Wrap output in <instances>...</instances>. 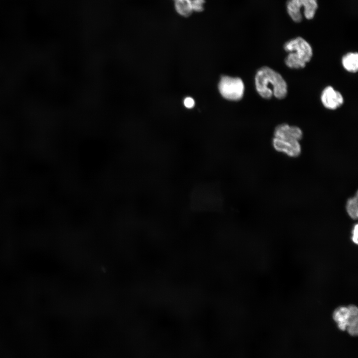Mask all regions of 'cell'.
I'll use <instances>...</instances> for the list:
<instances>
[{
    "label": "cell",
    "instance_id": "30bf717a",
    "mask_svg": "<svg viewBox=\"0 0 358 358\" xmlns=\"http://www.w3.org/2000/svg\"><path fill=\"white\" fill-rule=\"evenodd\" d=\"M349 316L347 329L349 333L353 336L358 334V308L354 305L349 306Z\"/></svg>",
    "mask_w": 358,
    "mask_h": 358
},
{
    "label": "cell",
    "instance_id": "7a4b0ae2",
    "mask_svg": "<svg viewBox=\"0 0 358 358\" xmlns=\"http://www.w3.org/2000/svg\"><path fill=\"white\" fill-rule=\"evenodd\" d=\"M286 10L291 19L300 22L303 19L301 9L303 8V15L307 19H313L318 9L317 0H287Z\"/></svg>",
    "mask_w": 358,
    "mask_h": 358
},
{
    "label": "cell",
    "instance_id": "9a60e30c",
    "mask_svg": "<svg viewBox=\"0 0 358 358\" xmlns=\"http://www.w3.org/2000/svg\"><path fill=\"white\" fill-rule=\"evenodd\" d=\"M184 106L188 108H192L194 105V100L191 97H186L183 101Z\"/></svg>",
    "mask_w": 358,
    "mask_h": 358
},
{
    "label": "cell",
    "instance_id": "ba28073f",
    "mask_svg": "<svg viewBox=\"0 0 358 358\" xmlns=\"http://www.w3.org/2000/svg\"><path fill=\"white\" fill-rule=\"evenodd\" d=\"M343 68L348 72L355 73L358 70V54L357 52H349L342 58Z\"/></svg>",
    "mask_w": 358,
    "mask_h": 358
},
{
    "label": "cell",
    "instance_id": "5bb4252c",
    "mask_svg": "<svg viewBox=\"0 0 358 358\" xmlns=\"http://www.w3.org/2000/svg\"><path fill=\"white\" fill-rule=\"evenodd\" d=\"M190 2L193 11L201 12L203 10L205 0H190Z\"/></svg>",
    "mask_w": 358,
    "mask_h": 358
},
{
    "label": "cell",
    "instance_id": "6da1fadb",
    "mask_svg": "<svg viewBox=\"0 0 358 358\" xmlns=\"http://www.w3.org/2000/svg\"><path fill=\"white\" fill-rule=\"evenodd\" d=\"M255 86L259 95L269 99L273 96L279 99L284 98L287 94V85L282 76L268 66L260 68L255 76Z\"/></svg>",
    "mask_w": 358,
    "mask_h": 358
},
{
    "label": "cell",
    "instance_id": "5b68a950",
    "mask_svg": "<svg viewBox=\"0 0 358 358\" xmlns=\"http://www.w3.org/2000/svg\"><path fill=\"white\" fill-rule=\"evenodd\" d=\"M320 99L323 105L329 110H335L344 103L343 96L331 86L326 87L322 91Z\"/></svg>",
    "mask_w": 358,
    "mask_h": 358
},
{
    "label": "cell",
    "instance_id": "3957f363",
    "mask_svg": "<svg viewBox=\"0 0 358 358\" xmlns=\"http://www.w3.org/2000/svg\"><path fill=\"white\" fill-rule=\"evenodd\" d=\"M218 87L221 95L229 100H239L244 94V84L239 78L222 76Z\"/></svg>",
    "mask_w": 358,
    "mask_h": 358
},
{
    "label": "cell",
    "instance_id": "52a82bcc",
    "mask_svg": "<svg viewBox=\"0 0 358 358\" xmlns=\"http://www.w3.org/2000/svg\"><path fill=\"white\" fill-rule=\"evenodd\" d=\"M303 136L301 129L295 126H290L286 123L278 125L274 129V137L278 138H290L300 140Z\"/></svg>",
    "mask_w": 358,
    "mask_h": 358
},
{
    "label": "cell",
    "instance_id": "2e32d148",
    "mask_svg": "<svg viewBox=\"0 0 358 358\" xmlns=\"http://www.w3.org/2000/svg\"><path fill=\"white\" fill-rule=\"evenodd\" d=\"M358 224H356L353 228L352 233L353 236L352 239L354 243L357 244H358Z\"/></svg>",
    "mask_w": 358,
    "mask_h": 358
},
{
    "label": "cell",
    "instance_id": "e0dca14e",
    "mask_svg": "<svg viewBox=\"0 0 358 358\" xmlns=\"http://www.w3.org/2000/svg\"><path fill=\"white\" fill-rule=\"evenodd\" d=\"M175 0H174V1H175Z\"/></svg>",
    "mask_w": 358,
    "mask_h": 358
},
{
    "label": "cell",
    "instance_id": "4fadbf2b",
    "mask_svg": "<svg viewBox=\"0 0 358 358\" xmlns=\"http://www.w3.org/2000/svg\"><path fill=\"white\" fill-rule=\"evenodd\" d=\"M358 192L356 195L349 198L346 204L347 211L349 216L353 219H357L358 215Z\"/></svg>",
    "mask_w": 358,
    "mask_h": 358
},
{
    "label": "cell",
    "instance_id": "8992f818",
    "mask_svg": "<svg viewBox=\"0 0 358 358\" xmlns=\"http://www.w3.org/2000/svg\"><path fill=\"white\" fill-rule=\"evenodd\" d=\"M272 145L276 151L283 152L290 157H297L301 153L299 141L295 139L273 137Z\"/></svg>",
    "mask_w": 358,
    "mask_h": 358
},
{
    "label": "cell",
    "instance_id": "8fae6325",
    "mask_svg": "<svg viewBox=\"0 0 358 358\" xmlns=\"http://www.w3.org/2000/svg\"><path fill=\"white\" fill-rule=\"evenodd\" d=\"M284 62L287 67L292 69L304 68L307 64L293 52L288 53Z\"/></svg>",
    "mask_w": 358,
    "mask_h": 358
},
{
    "label": "cell",
    "instance_id": "7c38bea8",
    "mask_svg": "<svg viewBox=\"0 0 358 358\" xmlns=\"http://www.w3.org/2000/svg\"><path fill=\"white\" fill-rule=\"evenodd\" d=\"M190 0H175V7L177 12L181 16L187 17L192 13Z\"/></svg>",
    "mask_w": 358,
    "mask_h": 358
},
{
    "label": "cell",
    "instance_id": "277c9868",
    "mask_svg": "<svg viewBox=\"0 0 358 358\" xmlns=\"http://www.w3.org/2000/svg\"><path fill=\"white\" fill-rule=\"evenodd\" d=\"M283 49L288 53H294L306 63L310 62L313 56L311 46L305 39L300 36L286 41L283 45Z\"/></svg>",
    "mask_w": 358,
    "mask_h": 358
},
{
    "label": "cell",
    "instance_id": "9c48e42d",
    "mask_svg": "<svg viewBox=\"0 0 358 358\" xmlns=\"http://www.w3.org/2000/svg\"><path fill=\"white\" fill-rule=\"evenodd\" d=\"M349 316L348 307L341 306L337 308L334 312L333 319L337 323L338 328L343 331L346 329Z\"/></svg>",
    "mask_w": 358,
    "mask_h": 358
}]
</instances>
